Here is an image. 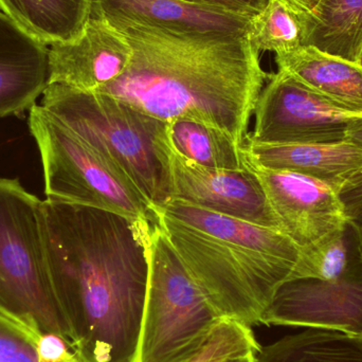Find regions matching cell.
<instances>
[{"instance_id":"cell-1","label":"cell","mask_w":362,"mask_h":362,"mask_svg":"<svg viewBox=\"0 0 362 362\" xmlns=\"http://www.w3.org/2000/svg\"><path fill=\"white\" fill-rule=\"evenodd\" d=\"M154 225L99 209L42 202L51 285L82 362H137Z\"/></svg>"},{"instance_id":"cell-2","label":"cell","mask_w":362,"mask_h":362,"mask_svg":"<svg viewBox=\"0 0 362 362\" xmlns=\"http://www.w3.org/2000/svg\"><path fill=\"white\" fill-rule=\"evenodd\" d=\"M134 51L127 71L97 93L163 122L189 118L243 146L264 85L259 51L248 34L183 33L148 25L119 28Z\"/></svg>"},{"instance_id":"cell-3","label":"cell","mask_w":362,"mask_h":362,"mask_svg":"<svg viewBox=\"0 0 362 362\" xmlns=\"http://www.w3.org/2000/svg\"><path fill=\"white\" fill-rule=\"evenodd\" d=\"M157 225L217 316L252 327L293 278L301 248L282 231L171 199Z\"/></svg>"},{"instance_id":"cell-4","label":"cell","mask_w":362,"mask_h":362,"mask_svg":"<svg viewBox=\"0 0 362 362\" xmlns=\"http://www.w3.org/2000/svg\"><path fill=\"white\" fill-rule=\"evenodd\" d=\"M40 105L120 167L154 208L172 199L168 122L112 95L61 84L47 85Z\"/></svg>"},{"instance_id":"cell-5","label":"cell","mask_w":362,"mask_h":362,"mask_svg":"<svg viewBox=\"0 0 362 362\" xmlns=\"http://www.w3.org/2000/svg\"><path fill=\"white\" fill-rule=\"evenodd\" d=\"M28 124L40 152L47 200L157 223L154 206L131 177L40 104L30 108Z\"/></svg>"},{"instance_id":"cell-6","label":"cell","mask_w":362,"mask_h":362,"mask_svg":"<svg viewBox=\"0 0 362 362\" xmlns=\"http://www.w3.org/2000/svg\"><path fill=\"white\" fill-rule=\"evenodd\" d=\"M42 202L0 177V310L69 340L47 266Z\"/></svg>"},{"instance_id":"cell-7","label":"cell","mask_w":362,"mask_h":362,"mask_svg":"<svg viewBox=\"0 0 362 362\" xmlns=\"http://www.w3.org/2000/svg\"><path fill=\"white\" fill-rule=\"evenodd\" d=\"M148 281L137 362H167L219 320L158 225L148 242Z\"/></svg>"},{"instance_id":"cell-8","label":"cell","mask_w":362,"mask_h":362,"mask_svg":"<svg viewBox=\"0 0 362 362\" xmlns=\"http://www.w3.org/2000/svg\"><path fill=\"white\" fill-rule=\"evenodd\" d=\"M362 114L329 103L282 71L270 76L257 100L255 129L259 144H323L346 140Z\"/></svg>"},{"instance_id":"cell-9","label":"cell","mask_w":362,"mask_h":362,"mask_svg":"<svg viewBox=\"0 0 362 362\" xmlns=\"http://www.w3.org/2000/svg\"><path fill=\"white\" fill-rule=\"evenodd\" d=\"M247 167L257 176L280 230L300 248L350 223L344 196L322 181L283 170L266 169L245 154Z\"/></svg>"},{"instance_id":"cell-10","label":"cell","mask_w":362,"mask_h":362,"mask_svg":"<svg viewBox=\"0 0 362 362\" xmlns=\"http://www.w3.org/2000/svg\"><path fill=\"white\" fill-rule=\"evenodd\" d=\"M169 163L172 199L280 230L261 183L247 165L242 171L202 167L177 152L170 140Z\"/></svg>"},{"instance_id":"cell-11","label":"cell","mask_w":362,"mask_h":362,"mask_svg":"<svg viewBox=\"0 0 362 362\" xmlns=\"http://www.w3.org/2000/svg\"><path fill=\"white\" fill-rule=\"evenodd\" d=\"M259 323L334 329L362 337V272H352L336 282L285 283Z\"/></svg>"},{"instance_id":"cell-12","label":"cell","mask_w":362,"mask_h":362,"mask_svg":"<svg viewBox=\"0 0 362 362\" xmlns=\"http://www.w3.org/2000/svg\"><path fill=\"white\" fill-rule=\"evenodd\" d=\"M133 57L120 30L105 19L90 17L76 40L49 46L48 84L97 93L120 78Z\"/></svg>"},{"instance_id":"cell-13","label":"cell","mask_w":362,"mask_h":362,"mask_svg":"<svg viewBox=\"0 0 362 362\" xmlns=\"http://www.w3.org/2000/svg\"><path fill=\"white\" fill-rule=\"evenodd\" d=\"M90 17L117 29L140 25L194 34H248L253 18L183 0H91Z\"/></svg>"},{"instance_id":"cell-14","label":"cell","mask_w":362,"mask_h":362,"mask_svg":"<svg viewBox=\"0 0 362 362\" xmlns=\"http://www.w3.org/2000/svg\"><path fill=\"white\" fill-rule=\"evenodd\" d=\"M245 154L272 170L302 174L344 194L362 187V146L350 140L323 144H259L245 139Z\"/></svg>"},{"instance_id":"cell-15","label":"cell","mask_w":362,"mask_h":362,"mask_svg":"<svg viewBox=\"0 0 362 362\" xmlns=\"http://www.w3.org/2000/svg\"><path fill=\"white\" fill-rule=\"evenodd\" d=\"M49 47L0 12V118L35 105L48 85Z\"/></svg>"},{"instance_id":"cell-16","label":"cell","mask_w":362,"mask_h":362,"mask_svg":"<svg viewBox=\"0 0 362 362\" xmlns=\"http://www.w3.org/2000/svg\"><path fill=\"white\" fill-rule=\"evenodd\" d=\"M279 71L319 97L349 112L362 114V66L327 54L314 46H301L276 54Z\"/></svg>"},{"instance_id":"cell-17","label":"cell","mask_w":362,"mask_h":362,"mask_svg":"<svg viewBox=\"0 0 362 362\" xmlns=\"http://www.w3.org/2000/svg\"><path fill=\"white\" fill-rule=\"evenodd\" d=\"M90 8L91 0H0V12L48 47L76 40Z\"/></svg>"},{"instance_id":"cell-18","label":"cell","mask_w":362,"mask_h":362,"mask_svg":"<svg viewBox=\"0 0 362 362\" xmlns=\"http://www.w3.org/2000/svg\"><path fill=\"white\" fill-rule=\"evenodd\" d=\"M302 46L352 63L362 57V0H323L316 12L301 19Z\"/></svg>"},{"instance_id":"cell-19","label":"cell","mask_w":362,"mask_h":362,"mask_svg":"<svg viewBox=\"0 0 362 362\" xmlns=\"http://www.w3.org/2000/svg\"><path fill=\"white\" fill-rule=\"evenodd\" d=\"M257 362H362V337L308 327L261 348Z\"/></svg>"},{"instance_id":"cell-20","label":"cell","mask_w":362,"mask_h":362,"mask_svg":"<svg viewBox=\"0 0 362 362\" xmlns=\"http://www.w3.org/2000/svg\"><path fill=\"white\" fill-rule=\"evenodd\" d=\"M167 133L174 148L197 165L230 171L246 169L243 146L212 125L178 118L168 122Z\"/></svg>"},{"instance_id":"cell-21","label":"cell","mask_w":362,"mask_h":362,"mask_svg":"<svg viewBox=\"0 0 362 362\" xmlns=\"http://www.w3.org/2000/svg\"><path fill=\"white\" fill-rule=\"evenodd\" d=\"M0 362H82L71 342L0 310Z\"/></svg>"},{"instance_id":"cell-22","label":"cell","mask_w":362,"mask_h":362,"mask_svg":"<svg viewBox=\"0 0 362 362\" xmlns=\"http://www.w3.org/2000/svg\"><path fill=\"white\" fill-rule=\"evenodd\" d=\"M261 348L251 327L221 319L208 333L167 362H221L231 357L257 354Z\"/></svg>"},{"instance_id":"cell-23","label":"cell","mask_w":362,"mask_h":362,"mask_svg":"<svg viewBox=\"0 0 362 362\" xmlns=\"http://www.w3.org/2000/svg\"><path fill=\"white\" fill-rule=\"evenodd\" d=\"M249 38L259 51L289 52L302 46L301 17L285 0H269L253 17Z\"/></svg>"},{"instance_id":"cell-24","label":"cell","mask_w":362,"mask_h":362,"mask_svg":"<svg viewBox=\"0 0 362 362\" xmlns=\"http://www.w3.org/2000/svg\"><path fill=\"white\" fill-rule=\"evenodd\" d=\"M346 232V230L334 232L301 248V255L291 281L336 282L352 274L349 270Z\"/></svg>"},{"instance_id":"cell-25","label":"cell","mask_w":362,"mask_h":362,"mask_svg":"<svg viewBox=\"0 0 362 362\" xmlns=\"http://www.w3.org/2000/svg\"><path fill=\"white\" fill-rule=\"evenodd\" d=\"M183 1L215 6L230 12L255 17L266 8L269 0H183Z\"/></svg>"},{"instance_id":"cell-26","label":"cell","mask_w":362,"mask_h":362,"mask_svg":"<svg viewBox=\"0 0 362 362\" xmlns=\"http://www.w3.org/2000/svg\"><path fill=\"white\" fill-rule=\"evenodd\" d=\"M285 1L302 19L316 12L323 0H285Z\"/></svg>"},{"instance_id":"cell-27","label":"cell","mask_w":362,"mask_h":362,"mask_svg":"<svg viewBox=\"0 0 362 362\" xmlns=\"http://www.w3.org/2000/svg\"><path fill=\"white\" fill-rule=\"evenodd\" d=\"M346 140H350L362 146V119L355 121L354 124L351 127Z\"/></svg>"},{"instance_id":"cell-28","label":"cell","mask_w":362,"mask_h":362,"mask_svg":"<svg viewBox=\"0 0 362 362\" xmlns=\"http://www.w3.org/2000/svg\"><path fill=\"white\" fill-rule=\"evenodd\" d=\"M257 354L242 355V356L231 357L221 362H257Z\"/></svg>"},{"instance_id":"cell-29","label":"cell","mask_w":362,"mask_h":362,"mask_svg":"<svg viewBox=\"0 0 362 362\" xmlns=\"http://www.w3.org/2000/svg\"><path fill=\"white\" fill-rule=\"evenodd\" d=\"M361 65L362 66V57H361Z\"/></svg>"}]
</instances>
